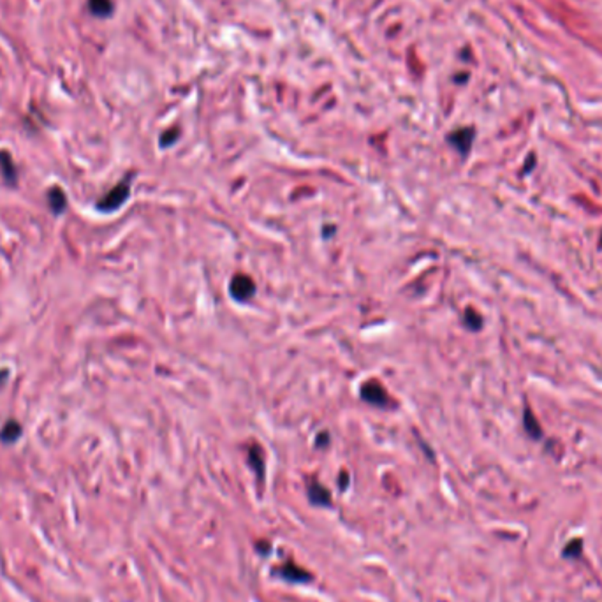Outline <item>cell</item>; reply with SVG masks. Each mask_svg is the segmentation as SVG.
I'll use <instances>...</instances> for the list:
<instances>
[{
  "label": "cell",
  "instance_id": "cell-1",
  "mask_svg": "<svg viewBox=\"0 0 602 602\" xmlns=\"http://www.w3.org/2000/svg\"><path fill=\"white\" fill-rule=\"evenodd\" d=\"M130 180H133V177L129 174V177L123 178L120 184H116L115 187L108 192V194H104L99 201H97V208H99L101 211H104V213H111V211L118 210V208L122 206L127 199H129Z\"/></svg>",
  "mask_w": 602,
  "mask_h": 602
},
{
  "label": "cell",
  "instance_id": "cell-2",
  "mask_svg": "<svg viewBox=\"0 0 602 602\" xmlns=\"http://www.w3.org/2000/svg\"><path fill=\"white\" fill-rule=\"evenodd\" d=\"M361 400L367 401V403L374 405V407H389L391 405V396L389 393L382 388V384L379 381H367L359 389Z\"/></svg>",
  "mask_w": 602,
  "mask_h": 602
},
{
  "label": "cell",
  "instance_id": "cell-3",
  "mask_svg": "<svg viewBox=\"0 0 602 602\" xmlns=\"http://www.w3.org/2000/svg\"><path fill=\"white\" fill-rule=\"evenodd\" d=\"M229 294L235 301H249L252 296L255 294V284L249 275H235L231 280V286H229Z\"/></svg>",
  "mask_w": 602,
  "mask_h": 602
},
{
  "label": "cell",
  "instance_id": "cell-4",
  "mask_svg": "<svg viewBox=\"0 0 602 602\" xmlns=\"http://www.w3.org/2000/svg\"><path fill=\"white\" fill-rule=\"evenodd\" d=\"M474 141V129L465 127V129H458L450 136V143L456 148L462 155H467L470 152Z\"/></svg>",
  "mask_w": 602,
  "mask_h": 602
},
{
  "label": "cell",
  "instance_id": "cell-5",
  "mask_svg": "<svg viewBox=\"0 0 602 602\" xmlns=\"http://www.w3.org/2000/svg\"><path fill=\"white\" fill-rule=\"evenodd\" d=\"M279 572L284 579H287V581L291 583H306L312 579V574H310V572H306L305 569L298 567V565L293 564V562L284 564V567L280 569Z\"/></svg>",
  "mask_w": 602,
  "mask_h": 602
},
{
  "label": "cell",
  "instance_id": "cell-6",
  "mask_svg": "<svg viewBox=\"0 0 602 602\" xmlns=\"http://www.w3.org/2000/svg\"><path fill=\"white\" fill-rule=\"evenodd\" d=\"M48 204L50 210L53 211L55 215H60L67 210V196H65V192L62 191L58 185H55V187H51L48 191Z\"/></svg>",
  "mask_w": 602,
  "mask_h": 602
},
{
  "label": "cell",
  "instance_id": "cell-7",
  "mask_svg": "<svg viewBox=\"0 0 602 602\" xmlns=\"http://www.w3.org/2000/svg\"><path fill=\"white\" fill-rule=\"evenodd\" d=\"M308 498L316 506H331V495L319 481H312L308 484Z\"/></svg>",
  "mask_w": 602,
  "mask_h": 602
},
{
  "label": "cell",
  "instance_id": "cell-8",
  "mask_svg": "<svg viewBox=\"0 0 602 602\" xmlns=\"http://www.w3.org/2000/svg\"><path fill=\"white\" fill-rule=\"evenodd\" d=\"M21 433H23V430H21L20 423H18L16 419H9V421L2 426V430H0V440H2L4 444H14L20 439Z\"/></svg>",
  "mask_w": 602,
  "mask_h": 602
},
{
  "label": "cell",
  "instance_id": "cell-9",
  "mask_svg": "<svg viewBox=\"0 0 602 602\" xmlns=\"http://www.w3.org/2000/svg\"><path fill=\"white\" fill-rule=\"evenodd\" d=\"M0 169H2V177L6 178L7 184H16L18 180V171L14 166L13 159L7 152H0Z\"/></svg>",
  "mask_w": 602,
  "mask_h": 602
},
{
  "label": "cell",
  "instance_id": "cell-10",
  "mask_svg": "<svg viewBox=\"0 0 602 602\" xmlns=\"http://www.w3.org/2000/svg\"><path fill=\"white\" fill-rule=\"evenodd\" d=\"M89 9L94 16L108 18L113 14L115 4H113V0H89Z\"/></svg>",
  "mask_w": 602,
  "mask_h": 602
},
{
  "label": "cell",
  "instance_id": "cell-11",
  "mask_svg": "<svg viewBox=\"0 0 602 602\" xmlns=\"http://www.w3.org/2000/svg\"><path fill=\"white\" fill-rule=\"evenodd\" d=\"M249 463L252 469L255 470V474L259 476V479L264 477V455L259 446H252L249 450Z\"/></svg>",
  "mask_w": 602,
  "mask_h": 602
},
{
  "label": "cell",
  "instance_id": "cell-12",
  "mask_svg": "<svg viewBox=\"0 0 602 602\" xmlns=\"http://www.w3.org/2000/svg\"><path fill=\"white\" fill-rule=\"evenodd\" d=\"M465 324L470 328V330L477 331L481 328V324H483V319H481L479 316H477L476 312H472V310H467V316H465Z\"/></svg>",
  "mask_w": 602,
  "mask_h": 602
},
{
  "label": "cell",
  "instance_id": "cell-13",
  "mask_svg": "<svg viewBox=\"0 0 602 602\" xmlns=\"http://www.w3.org/2000/svg\"><path fill=\"white\" fill-rule=\"evenodd\" d=\"M530 412L527 411V414H525V428H527V432L530 433L532 437H535V439H539V437H541V428H539V425H537V421H535L534 419V423L530 421Z\"/></svg>",
  "mask_w": 602,
  "mask_h": 602
},
{
  "label": "cell",
  "instance_id": "cell-14",
  "mask_svg": "<svg viewBox=\"0 0 602 602\" xmlns=\"http://www.w3.org/2000/svg\"><path fill=\"white\" fill-rule=\"evenodd\" d=\"M177 140H178V129L167 130V133L164 134L162 138H160V147H162V148L171 147V145H173Z\"/></svg>",
  "mask_w": 602,
  "mask_h": 602
},
{
  "label": "cell",
  "instance_id": "cell-15",
  "mask_svg": "<svg viewBox=\"0 0 602 602\" xmlns=\"http://www.w3.org/2000/svg\"><path fill=\"white\" fill-rule=\"evenodd\" d=\"M328 444H330V433H326V432H323L320 433L319 437H317V440H316V446L317 447H326Z\"/></svg>",
  "mask_w": 602,
  "mask_h": 602
}]
</instances>
